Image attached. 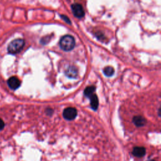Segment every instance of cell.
Instances as JSON below:
<instances>
[{"mask_svg": "<svg viewBox=\"0 0 161 161\" xmlns=\"http://www.w3.org/2000/svg\"><path fill=\"white\" fill-rule=\"evenodd\" d=\"M60 47L65 51H70L72 50L75 46L74 38L69 35L63 36L60 40Z\"/></svg>", "mask_w": 161, "mask_h": 161, "instance_id": "cell-1", "label": "cell"}, {"mask_svg": "<svg viewBox=\"0 0 161 161\" xmlns=\"http://www.w3.org/2000/svg\"><path fill=\"white\" fill-rule=\"evenodd\" d=\"M25 41L23 39H15L11 42L8 46V51L9 53L15 54L19 52L23 48Z\"/></svg>", "mask_w": 161, "mask_h": 161, "instance_id": "cell-2", "label": "cell"}, {"mask_svg": "<svg viewBox=\"0 0 161 161\" xmlns=\"http://www.w3.org/2000/svg\"><path fill=\"white\" fill-rule=\"evenodd\" d=\"M77 114V111L74 108L69 107L64 110L63 116L67 120H72L75 118Z\"/></svg>", "mask_w": 161, "mask_h": 161, "instance_id": "cell-3", "label": "cell"}, {"mask_svg": "<svg viewBox=\"0 0 161 161\" xmlns=\"http://www.w3.org/2000/svg\"><path fill=\"white\" fill-rule=\"evenodd\" d=\"M71 9L74 15L77 18H80L84 16V11L81 4L78 3L72 4L71 6Z\"/></svg>", "mask_w": 161, "mask_h": 161, "instance_id": "cell-4", "label": "cell"}, {"mask_svg": "<svg viewBox=\"0 0 161 161\" xmlns=\"http://www.w3.org/2000/svg\"><path fill=\"white\" fill-rule=\"evenodd\" d=\"M8 86L13 90H16L18 89L21 84V82L19 79L16 77H11L8 80Z\"/></svg>", "mask_w": 161, "mask_h": 161, "instance_id": "cell-5", "label": "cell"}, {"mask_svg": "<svg viewBox=\"0 0 161 161\" xmlns=\"http://www.w3.org/2000/svg\"><path fill=\"white\" fill-rule=\"evenodd\" d=\"M146 150L145 148L143 147H134L132 153L133 154L134 156L138 157V158H141L142 157H143L145 154Z\"/></svg>", "mask_w": 161, "mask_h": 161, "instance_id": "cell-6", "label": "cell"}, {"mask_svg": "<svg viewBox=\"0 0 161 161\" xmlns=\"http://www.w3.org/2000/svg\"><path fill=\"white\" fill-rule=\"evenodd\" d=\"M77 69L74 66L69 67L65 71L66 75L70 78H75L77 76Z\"/></svg>", "mask_w": 161, "mask_h": 161, "instance_id": "cell-7", "label": "cell"}, {"mask_svg": "<svg viewBox=\"0 0 161 161\" xmlns=\"http://www.w3.org/2000/svg\"><path fill=\"white\" fill-rule=\"evenodd\" d=\"M90 98V104L91 108L94 110H96L98 108L99 105V101H98V98L96 96V94H93L91 96L89 97Z\"/></svg>", "mask_w": 161, "mask_h": 161, "instance_id": "cell-8", "label": "cell"}, {"mask_svg": "<svg viewBox=\"0 0 161 161\" xmlns=\"http://www.w3.org/2000/svg\"><path fill=\"white\" fill-rule=\"evenodd\" d=\"M133 121L134 124L136 126H138V127L143 126L146 123L145 119L142 116H135L133 119Z\"/></svg>", "mask_w": 161, "mask_h": 161, "instance_id": "cell-9", "label": "cell"}, {"mask_svg": "<svg viewBox=\"0 0 161 161\" xmlns=\"http://www.w3.org/2000/svg\"><path fill=\"white\" fill-rule=\"evenodd\" d=\"M96 89V87L93 86H88L85 89H84V95L87 97H89L90 96H91L93 94H94V92Z\"/></svg>", "mask_w": 161, "mask_h": 161, "instance_id": "cell-10", "label": "cell"}, {"mask_svg": "<svg viewBox=\"0 0 161 161\" xmlns=\"http://www.w3.org/2000/svg\"><path fill=\"white\" fill-rule=\"evenodd\" d=\"M103 72H104L105 75H106L108 77H110V76L113 75V74L114 72V69L112 67L108 66V67H106L104 69Z\"/></svg>", "mask_w": 161, "mask_h": 161, "instance_id": "cell-11", "label": "cell"}, {"mask_svg": "<svg viewBox=\"0 0 161 161\" xmlns=\"http://www.w3.org/2000/svg\"><path fill=\"white\" fill-rule=\"evenodd\" d=\"M4 123L3 121V119L0 118V130H3L4 128Z\"/></svg>", "mask_w": 161, "mask_h": 161, "instance_id": "cell-12", "label": "cell"}, {"mask_svg": "<svg viewBox=\"0 0 161 161\" xmlns=\"http://www.w3.org/2000/svg\"><path fill=\"white\" fill-rule=\"evenodd\" d=\"M61 17H62V18L64 19V21H67L68 23H70V22L69 21V18H67L66 16H65L64 15H62V16H61Z\"/></svg>", "mask_w": 161, "mask_h": 161, "instance_id": "cell-13", "label": "cell"}, {"mask_svg": "<svg viewBox=\"0 0 161 161\" xmlns=\"http://www.w3.org/2000/svg\"><path fill=\"white\" fill-rule=\"evenodd\" d=\"M150 161H154L153 160H150Z\"/></svg>", "mask_w": 161, "mask_h": 161, "instance_id": "cell-14", "label": "cell"}]
</instances>
